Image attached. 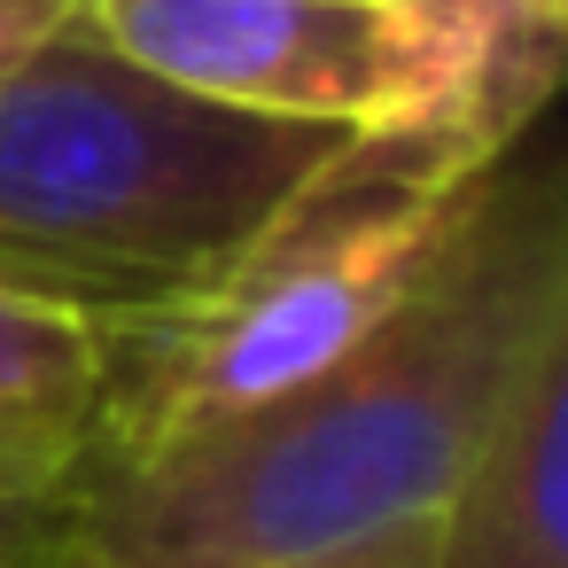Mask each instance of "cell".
Masks as SVG:
<instances>
[{
  "mask_svg": "<svg viewBox=\"0 0 568 568\" xmlns=\"http://www.w3.org/2000/svg\"><path fill=\"white\" fill-rule=\"evenodd\" d=\"M71 9H79V0H0V79H9L32 55V40L55 32Z\"/></svg>",
  "mask_w": 568,
  "mask_h": 568,
  "instance_id": "9",
  "label": "cell"
},
{
  "mask_svg": "<svg viewBox=\"0 0 568 568\" xmlns=\"http://www.w3.org/2000/svg\"><path fill=\"white\" fill-rule=\"evenodd\" d=\"M568 343L521 382L490 452L436 521L428 568H568Z\"/></svg>",
  "mask_w": 568,
  "mask_h": 568,
  "instance_id": "6",
  "label": "cell"
},
{
  "mask_svg": "<svg viewBox=\"0 0 568 568\" xmlns=\"http://www.w3.org/2000/svg\"><path fill=\"white\" fill-rule=\"evenodd\" d=\"M351 141L125 63L79 0L0 79V296L102 335L180 312Z\"/></svg>",
  "mask_w": 568,
  "mask_h": 568,
  "instance_id": "2",
  "label": "cell"
},
{
  "mask_svg": "<svg viewBox=\"0 0 568 568\" xmlns=\"http://www.w3.org/2000/svg\"><path fill=\"white\" fill-rule=\"evenodd\" d=\"M490 164L498 156L452 125L358 133L203 296L110 335V405L87 483L164 459L358 351L420 288Z\"/></svg>",
  "mask_w": 568,
  "mask_h": 568,
  "instance_id": "3",
  "label": "cell"
},
{
  "mask_svg": "<svg viewBox=\"0 0 568 568\" xmlns=\"http://www.w3.org/2000/svg\"><path fill=\"white\" fill-rule=\"evenodd\" d=\"M110 405V335L0 296V490L71 506Z\"/></svg>",
  "mask_w": 568,
  "mask_h": 568,
  "instance_id": "5",
  "label": "cell"
},
{
  "mask_svg": "<svg viewBox=\"0 0 568 568\" xmlns=\"http://www.w3.org/2000/svg\"><path fill=\"white\" fill-rule=\"evenodd\" d=\"M0 568H63V506L0 490Z\"/></svg>",
  "mask_w": 568,
  "mask_h": 568,
  "instance_id": "8",
  "label": "cell"
},
{
  "mask_svg": "<svg viewBox=\"0 0 568 568\" xmlns=\"http://www.w3.org/2000/svg\"><path fill=\"white\" fill-rule=\"evenodd\" d=\"M568 343L552 172L498 156L420 288L304 389L63 506V568H296L444 521L521 382Z\"/></svg>",
  "mask_w": 568,
  "mask_h": 568,
  "instance_id": "1",
  "label": "cell"
},
{
  "mask_svg": "<svg viewBox=\"0 0 568 568\" xmlns=\"http://www.w3.org/2000/svg\"><path fill=\"white\" fill-rule=\"evenodd\" d=\"M436 560V521L413 529V537H389V545H366V552H335V560H296V568H428Z\"/></svg>",
  "mask_w": 568,
  "mask_h": 568,
  "instance_id": "10",
  "label": "cell"
},
{
  "mask_svg": "<svg viewBox=\"0 0 568 568\" xmlns=\"http://www.w3.org/2000/svg\"><path fill=\"white\" fill-rule=\"evenodd\" d=\"M389 9L413 17L452 63L475 141L514 149L537 125L568 63V0H389Z\"/></svg>",
  "mask_w": 568,
  "mask_h": 568,
  "instance_id": "7",
  "label": "cell"
},
{
  "mask_svg": "<svg viewBox=\"0 0 568 568\" xmlns=\"http://www.w3.org/2000/svg\"><path fill=\"white\" fill-rule=\"evenodd\" d=\"M87 17L125 63L226 110L343 133L452 125L475 141L452 63L389 0H87Z\"/></svg>",
  "mask_w": 568,
  "mask_h": 568,
  "instance_id": "4",
  "label": "cell"
}]
</instances>
